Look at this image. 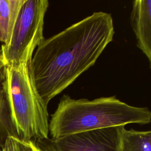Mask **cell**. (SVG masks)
I'll return each instance as SVG.
<instances>
[{"label":"cell","mask_w":151,"mask_h":151,"mask_svg":"<svg viewBox=\"0 0 151 151\" xmlns=\"http://www.w3.org/2000/svg\"><path fill=\"white\" fill-rule=\"evenodd\" d=\"M114 34L111 14L95 12L42 41L28 69L46 105L94 64Z\"/></svg>","instance_id":"1"},{"label":"cell","mask_w":151,"mask_h":151,"mask_svg":"<svg viewBox=\"0 0 151 151\" xmlns=\"http://www.w3.org/2000/svg\"><path fill=\"white\" fill-rule=\"evenodd\" d=\"M151 112L147 107L130 106L116 96L92 100L73 99L63 95L49 122L51 138L88 130L127 124L150 123Z\"/></svg>","instance_id":"2"},{"label":"cell","mask_w":151,"mask_h":151,"mask_svg":"<svg viewBox=\"0 0 151 151\" xmlns=\"http://www.w3.org/2000/svg\"><path fill=\"white\" fill-rule=\"evenodd\" d=\"M0 76L16 136L35 142L48 139L47 105L30 77L28 64L0 65Z\"/></svg>","instance_id":"3"},{"label":"cell","mask_w":151,"mask_h":151,"mask_svg":"<svg viewBox=\"0 0 151 151\" xmlns=\"http://www.w3.org/2000/svg\"><path fill=\"white\" fill-rule=\"evenodd\" d=\"M47 0H25L19 11L9 42L0 48V65L29 64L42 41Z\"/></svg>","instance_id":"4"},{"label":"cell","mask_w":151,"mask_h":151,"mask_svg":"<svg viewBox=\"0 0 151 151\" xmlns=\"http://www.w3.org/2000/svg\"><path fill=\"white\" fill-rule=\"evenodd\" d=\"M124 127L88 130L35 142L42 151H122L121 136Z\"/></svg>","instance_id":"5"},{"label":"cell","mask_w":151,"mask_h":151,"mask_svg":"<svg viewBox=\"0 0 151 151\" xmlns=\"http://www.w3.org/2000/svg\"><path fill=\"white\" fill-rule=\"evenodd\" d=\"M131 25L137 47L151 63V1L136 0L133 2Z\"/></svg>","instance_id":"6"},{"label":"cell","mask_w":151,"mask_h":151,"mask_svg":"<svg viewBox=\"0 0 151 151\" xmlns=\"http://www.w3.org/2000/svg\"><path fill=\"white\" fill-rule=\"evenodd\" d=\"M25 0H0V42L7 44Z\"/></svg>","instance_id":"7"},{"label":"cell","mask_w":151,"mask_h":151,"mask_svg":"<svg viewBox=\"0 0 151 151\" xmlns=\"http://www.w3.org/2000/svg\"><path fill=\"white\" fill-rule=\"evenodd\" d=\"M122 151H151V132L127 130L124 127L121 136Z\"/></svg>","instance_id":"8"},{"label":"cell","mask_w":151,"mask_h":151,"mask_svg":"<svg viewBox=\"0 0 151 151\" xmlns=\"http://www.w3.org/2000/svg\"><path fill=\"white\" fill-rule=\"evenodd\" d=\"M4 134L6 137L9 135L16 136L12 125L9 107L0 76V137Z\"/></svg>","instance_id":"9"},{"label":"cell","mask_w":151,"mask_h":151,"mask_svg":"<svg viewBox=\"0 0 151 151\" xmlns=\"http://www.w3.org/2000/svg\"><path fill=\"white\" fill-rule=\"evenodd\" d=\"M1 151H42L35 141L24 140L14 135L8 136L4 141Z\"/></svg>","instance_id":"10"},{"label":"cell","mask_w":151,"mask_h":151,"mask_svg":"<svg viewBox=\"0 0 151 151\" xmlns=\"http://www.w3.org/2000/svg\"><path fill=\"white\" fill-rule=\"evenodd\" d=\"M0 151H1V149H0Z\"/></svg>","instance_id":"11"}]
</instances>
